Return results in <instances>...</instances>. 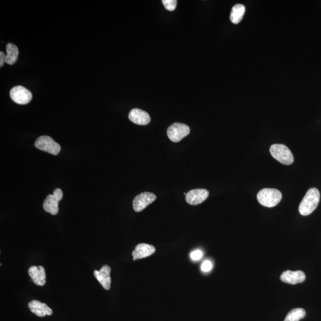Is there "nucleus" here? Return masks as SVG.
<instances>
[{"label":"nucleus","mask_w":321,"mask_h":321,"mask_svg":"<svg viewBox=\"0 0 321 321\" xmlns=\"http://www.w3.org/2000/svg\"><path fill=\"white\" fill-rule=\"evenodd\" d=\"M188 126L183 123H175L168 128V138L173 142H179L190 133Z\"/></svg>","instance_id":"obj_6"},{"label":"nucleus","mask_w":321,"mask_h":321,"mask_svg":"<svg viewBox=\"0 0 321 321\" xmlns=\"http://www.w3.org/2000/svg\"><path fill=\"white\" fill-rule=\"evenodd\" d=\"M212 268H213V263L209 261H204L202 266H201V269H202L203 272H205V273L210 271Z\"/></svg>","instance_id":"obj_20"},{"label":"nucleus","mask_w":321,"mask_h":321,"mask_svg":"<svg viewBox=\"0 0 321 321\" xmlns=\"http://www.w3.org/2000/svg\"><path fill=\"white\" fill-rule=\"evenodd\" d=\"M28 307L32 313L37 315L38 317H43L46 315H50L53 314L52 309L49 307L45 303L40 302V301L34 300L30 301Z\"/></svg>","instance_id":"obj_15"},{"label":"nucleus","mask_w":321,"mask_h":321,"mask_svg":"<svg viewBox=\"0 0 321 321\" xmlns=\"http://www.w3.org/2000/svg\"><path fill=\"white\" fill-rule=\"evenodd\" d=\"M306 279L305 274L301 271H292L287 270L283 272L280 276V280L285 283L297 284L301 283Z\"/></svg>","instance_id":"obj_10"},{"label":"nucleus","mask_w":321,"mask_h":321,"mask_svg":"<svg viewBox=\"0 0 321 321\" xmlns=\"http://www.w3.org/2000/svg\"><path fill=\"white\" fill-rule=\"evenodd\" d=\"M306 311L302 308H295L288 313L284 321H299L305 317Z\"/></svg>","instance_id":"obj_18"},{"label":"nucleus","mask_w":321,"mask_h":321,"mask_svg":"<svg viewBox=\"0 0 321 321\" xmlns=\"http://www.w3.org/2000/svg\"><path fill=\"white\" fill-rule=\"evenodd\" d=\"M156 248L151 244L140 243L138 244L132 252L133 261L142 259L153 255L156 252Z\"/></svg>","instance_id":"obj_14"},{"label":"nucleus","mask_w":321,"mask_h":321,"mask_svg":"<svg viewBox=\"0 0 321 321\" xmlns=\"http://www.w3.org/2000/svg\"><path fill=\"white\" fill-rule=\"evenodd\" d=\"M162 2L165 9L170 12H173L176 9L178 2L176 0H162Z\"/></svg>","instance_id":"obj_19"},{"label":"nucleus","mask_w":321,"mask_h":321,"mask_svg":"<svg viewBox=\"0 0 321 321\" xmlns=\"http://www.w3.org/2000/svg\"><path fill=\"white\" fill-rule=\"evenodd\" d=\"M202 256L203 253L200 250H195V251L192 252L191 254H190V258H191V259L194 261L201 260V258H202Z\"/></svg>","instance_id":"obj_21"},{"label":"nucleus","mask_w":321,"mask_h":321,"mask_svg":"<svg viewBox=\"0 0 321 321\" xmlns=\"http://www.w3.org/2000/svg\"><path fill=\"white\" fill-rule=\"evenodd\" d=\"M156 195L150 192H143L134 199L133 201V207L135 211L140 213L145 209L147 206L156 200Z\"/></svg>","instance_id":"obj_8"},{"label":"nucleus","mask_w":321,"mask_h":321,"mask_svg":"<svg viewBox=\"0 0 321 321\" xmlns=\"http://www.w3.org/2000/svg\"><path fill=\"white\" fill-rule=\"evenodd\" d=\"M7 54L5 62L9 65H13L17 61L19 51L17 46L12 43H8L6 45Z\"/></svg>","instance_id":"obj_16"},{"label":"nucleus","mask_w":321,"mask_h":321,"mask_svg":"<svg viewBox=\"0 0 321 321\" xmlns=\"http://www.w3.org/2000/svg\"><path fill=\"white\" fill-rule=\"evenodd\" d=\"M111 268L107 265L102 266L100 270H95L94 275L95 278L99 281L105 290H110L111 283L110 277Z\"/></svg>","instance_id":"obj_11"},{"label":"nucleus","mask_w":321,"mask_h":321,"mask_svg":"<svg viewBox=\"0 0 321 321\" xmlns=\"http://www.w3.org/2000/svg\"><path fill=\"white\" fill-rule=\"evenodd\" d=\"M269 151L274 159L282 164L290 165L294 161L292 152L288 147L282 144H274L271 145Z\"/></svg>","instance_id":"obj_3"},{"label":"nucleus","mask_w":321,"mask_h":321,"mask_svg":"<svg viewBox=\"0 0 321 321\" xmlns=\"http://www.w3.org/2000/svg\"><path fill=\"white\" fill-rule=\"evenodd\" d=\"M282 194L276 189H263L257 195V200L261 205L273 208L278 205L281 201Z\"/></svg>","instance_id":"obj_2"},{"label":"nucleus","mask_w":321,"mask_h":321,"mask_svg":"<svg viewBox=\"0 0 321 321\" xmlns=\"http://www.w3.org/2000/svg\"><path fill=\"white\" fill-rule=\"evenodd\" d=\"M209 192L204 189L190 190L186 195V201L192 205H197L205 201L209 197Z\"/></svg>","instance_id":"obj_9"},{"label":"nucleus","mask_w":321,"mask_h":321,"mask_svg":"<svg viewBox=\"0 0 321 321\" xmlns=\"http://www.w3.org/2000/svg\"><path fill=\"white\" fill-rule=\"evenodd\" d=\"M28 274L34 283L43 286L46 283V274L44 268L42 266H32L29 268Z\"/></svg>","instance_id":"obj_13"},{"label":"nucleus","mask_w":321,"mask_h":321,"mask_svg":"<svg viewBox=\"0 0 321 321\" xmlns=\"http://www.w3.org/2000/svg\"><path fill=\"white\" fill-rule=\"evenodd\" d=\"M35 146L40 150L48 152L53 156H57L61 151L60 145L48 136L38 138L35 141Z\"/></svg>","instance_id":"obj_4"},{"label":"nucleus","mask_w":321,"mask_h":321,"mask_svg":"<svg viewBox=\"0 0 321 321\" xmlns=\"http://www.w3.org/2000/svg\"><path fill=\"white\" fill-rule=\"evenodd\" d=\"M129 119L132 123L141 126L148 124L151 121V118L149 114L139 108H134L130 111Z\"/></svg>","instance_id":"obj_12"},{"label":"nucleus","mask_w":321,"mask_h":321,"mask_svg":"<svg viewBox=\"0 0 321 321\" xmlns=\"http://www.w3.org/2000/svg\"><path fill=\"white\" fill-rule=\"evenodd\" d=\"M245 13V7L243 4H238L232 8L230 14V20L234 24H238L243 19Z\"/></svg>","instance_id":"obj_17"},{"label":"nucleus","mask_w":321,"mask_h":321,"mask_svg":"<svg viewBox=\"0 0 321 321\" xmlns=\"http://www.w3.org/2000/svg\"><path fill=\"white\" fill-rule=\"evenodd\" d=\"M5 54L3 52H2V51H1V52H0V67H2V66H3L4 62H5Z\"/></svg>","instance_id":"obj_22"},{"label":"nucleus","mask_w":321,"mask_h":321,"mask_svg":"<svg viewBox=\"0 0 321 321\" xmlns=\"http://www.w3.org/2000/svg\"><path fill=\"white\" fill-rule=\"evenodd\" d=\"M320 200L319 190L316 188L309 189L299 206V213L301 216H309L316 209Z\"/></svg>","instance_id":"obj_1"},{"label":"nucleus","mask_w":321,"mask_h":321,"mask_svg":"<svg viewBox=\"0 0 321 321\" xmlns=\"http://www.w3.org/2000/svg\"><path fill=\"white\" fill-rule=\"evenodd\" d=\"M10 96L13 101L20 105L29 104L32 99L31 92L21 86H15L11 89Z\"/></svg>","instance_id":"obj_7"},{"label":"nucleus","mask_w":321,"mask_h":321,"mask_svg":"<svg viewBox=\"0 0 321 321\" xmlns=\"http://www.w3.org/2000/svg\"><path fill=\"white\" fill-rule=\"evenodd\" d=\"M62 198V192L60 189L54 190L53 195H49L43 204V209L48 213L55 216L59 213V203Z\"/></svg>","instance_id":"obj_5"}]
</instances>
